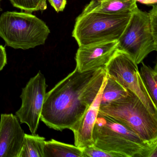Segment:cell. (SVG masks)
<instances>
[{"instance_id": "obj_1", "label": "cell", "mask_w": 157, "mask_h": 157, "mask_svg": "<svg viewBox=\"0 0 157 157\" xmlns=\"http://www.w3.org/2000/svg\"><path fill=\"white\" fill-rule=\"evenodd\" d=\"M106 78L104 67L72 72L46 93L40 120L49 128L71 129L95 100Z\"/></svg>"}, {"instance_id": "obj_2", "label": "cell", "mask_w": 157, "mask_h": 157, "mask_svg": "<svg viewBox=\"0 0 157 157\" xmlns=\"http://www.w3.org/2000/svg\"><path fill=\"white\" fill-rule=\"evenodd\" d=\"M93 138L95 147L124 157H157V142H146L121 123L99 112Z\"/></svg>"}, {"instance_id": "obj_3", "label": "cell", "mask_w": 157, "mask_h": 157, "mask_svg": "<svg viewBox=\"0 0 157 157\" xmlns=\"http://www.w3.org/2000/svg\"><path fill=\"white\" fill-rule=\"evenodd\" d=\"M125 97L99 108V112L121 123L148 143L157 142V115L152 114L136 94L127 90Z\"/></svg>"}, {"instance_id": "obj_4", "label": "cell", "mask_w": 157, "mask_h": 157, "mask_svg": "<svg viewBox=\"0 0 157 157\" xmlns=\"http://www.w3.org/2000/svg\"><path fill=\"white\" fill-rule=\"evenodd\" d=\"M50 33L45 22L32 13L7 11L0 16V37L6 46L14 49L43 45Z\"/></svg>"}, {"instance_id": "obj_5", "label": "cell", "mask_w": 157, "mask_h": 157, "mask_svg": "<svg viewBox=\"0 0 157 157\" xmlns=\"http://www.w3.org/2000/svg\"><path fill=\"white\" fill-rule=\"evenodd\" d=\"M131 12L115 14L82 13L76 19L72 36L79 47L117 41L126 27Z\"/></svg>"}, {"instance_id": "obj_6", "label": "cell", "mask_w": 157, "mask_h": 157, "mask_svg": "<svg viewBox=\"0 0 157 157\" xmlns=\"http://www.w3.org/2000/svg\"><path fill=\"white\" fill-rule=\"evenodd\" d=\"M117 41V50L128 54L137 65L150 53L157 51V39L152 34L148 13L136 7Z\"/></svg>"}, {"instance_id": "obj_7", "label": "cell", "mask_w": 157, "mask_h": 157, "mask_svg": "<svg viewBox=\"0 0 157 157\" xmlns=\"http://www.w3.org/2000/svg\"><path fill=\"white\" fill-rule=\"evenodd\" d=\"M105 69L124 88L136 94L151 113L157 115V107L143 84L137 64L128 54L117 50Z\"/></svg>"}, {"instance_id": "obj_8", "label": "cell", "mask_w": 157, "mask_h": 157, "mask_svg": "<svg viewBox=\"0 0 157 157\" xmlns=\"http://www.w3.org/2000/svg\"><path fill=\"white\" fill-rule=\"evenodd\" d=\"M47 87L44 76L39 71L30 79L20 96L21 106L16 115L21 123L28 126L32 134H36L38 128Z\"/></svg>"}, {"instance_id": "obj_9", "label": "cell", "mask_w": 157, "mask_h": 157, "mask_svg": "<svg viewBox=\"0 0 157 157\" xmlns=\"http://www.w3.org/2000/svg\"><path fill=\"white\" fill-rule=\"evenodd\" d=\"M118 41L101 42L79 47L75 60L81 72L104 67L117 50Z\"/></svg>"}, {"instance_id": "obj_10", "label": "cell", "mask_w": 157, "mask_h": 157, "mask_svg": "<svg viewBox=\"0 0 157 157\" xmlns=\"http://www.w3.org/2000/svg\"><path fill=\"white\" fill-rule=\"evenodd\" d=\"M25 133L18 117L2 114L0 120V157H19Z\"/></svg>"}, {"instance_id": "obj_11", "label": "cell", "mask_w": 157, "mask_h": 157, "mask_svg": "<svg viewBox=\"0 0 157 157\" xmlns=\"http://www.w3.org/2000/svg\"><path fill=\"white\" fill-rule=\"evenodd\" d=\"M106 78L98 95L80 120L71 130L73 131L75 146L82 148L93 146V131L99 112L101 97Z\"/></svg>"}, {"instance_id": "obj_12", "label": "cell", "mask_w": 157, "mask_h": 157, "mask_svg": "<svg viewBox=\"0 0 157 157\" xmlns=\"http://www.w3.org/2000/svg\"><path fill=\"white\" fill-rule=\"evenodd\" d=\"M137 7L135 0H91L82 13L96 12L115 14L131 12Z\"/></svg>"}, {"instance_id": "obj_13", "label": "cell", "mask_w": 157, "mask_h": 157, "mask_svg": "<svg viewBox=\"0 0 157 157\" xmlns=\"http://www.w3.org/2000/svg\"><path fill=\"white\" fill-rule=\"evenodd\" d=\"M44 157H83L81 148L54 139L45 141Z\"/></svg>"}, {"instance_id": "obj_14", "label": "cell", "mask_w": 157, "mask_h": 157, "mask_svg": "<svg viewBox=\"0 0 157 157\" xmlns=\"http://www.w3.org/2000/svg\"><path fill=\"white\" fill-rule=\"evenodd\" d=\"M45 138L36 134H25L23 144L19 157H44Z\"/></svg>"}, {"instance_id": "obj_15", "label": "cell", "mask_w": 157, "mask_h": 157, "mask_svg": "<svg viewBox=\"0 0 157 157\" xmlns=\"http://www.w3.org/2000/svg\"><path fill=\"white\" fill-rule=\"evenodd\" d=\"M127 94V90L106 72V81L102 92L100 106L125 97Z\"/></svg>"}, {"instance_id": "obj_16", "label": "cell", "mask_w": 157, "mask_h": 157, "mask_svg": "<svg viewBox=\"0 0 157 157\" xmlns=\"http://www.w3.org/2000/svg\"><path fill=\"white\" fill-rule=\"evenodd\" d=\"M140 74L144 86L155 106L157 105V65L154 68L145 65L143 62Z\"/></svg>"}, {"instance_id": "obj_17", "label": "cell", "mask_w": 157, "mask_h": 157, "mask_svg": "<svg viewBox=\"0 0 157 157\" xmlns=\"http://www.w3.org/2000/svg\"><path fill=\"white\" fill-rule=\"evenodd\" d=\"M12 5L21 10L32 13L45 10L47 9V0H9Z\"/></svg>"}, {"instance_id": "obj_18", "label": "cell", "mask_w": 157, "mask_h": 157, "mask_svg": "<svg viewBox=\"0 0 157 157\" xmlns=\"http://www.w3.org/2000/svg\"><path fill=\"white\" fill-rule=\"evenodd\" d=\"M83 157H124L119 153L106 151L93 146L81 148Z\"/></svg>"}, {"instance_id": "obj_19", "label": "cell", "mask_w": 157, "mask_h": 157, "mask_svg": "<svg viewBox=\"0 0 157 157\" xmlns=\"http://www.w3.org/2000/svg\"><path fill=\"white\" fill-rule=\"evenodd\" d=\"M150 21L151 27L154 38L157 39V6H152V8L148 12Z\"/></svg>"}, {"instance_id": "obj_20", "label": "cell", "mask_w": 157, "mask_h": 157, "mask_svg": "<svg viewBox=\"0 0 157 157\" xmlns=\"http://www.w3.org/2000/svg\"><path fill=\"white\" fill-rule=\"evenodd\" d=\"M48 1L57 13L63 12L67 3V0H48Z\"/></svg>"}, {"instance_id": "obj_21", "label": "cell", "mask_w": 157, "mask_h": 157, "mask_svg": "<svg viewBox=\"0 0 157 157\" xmlns=\"http://www.w3.org/2000/svg\"><path fill=\"white\" fill-rule=\"evenodd\" d=\"M7 64V56L5 47L0 44V71Z\"/></svg>"}, {"instance_id": "obj_22", "label": "cell", "mask_w": 157, "mask_h": 157, "mask_svg": "<svg viewBox=\"0 0 157 157\" xmlns=\"http://www.w3.org/2000/svg\"><path fill=\"white\" fill-rule=\"evenodd\" d=\"M136 2H139L140 3L146 5H156L157 0H135Z\"/></svg>"}, {"instance_id": "obj_23", "label": "cell", "mask_w": 157, "mask_h": 157, "mask_svg": "<svg viewBox=\"0 0 157 157\" xmlns=\"http://www.w3.org/2000/svg\"><path fill=\"white\" fill-rule=\"evenodd\" d=\"M2 0H0V12L2 11V10L1 8V2Z\"/></svg>"}]
</instances>
